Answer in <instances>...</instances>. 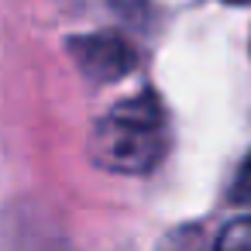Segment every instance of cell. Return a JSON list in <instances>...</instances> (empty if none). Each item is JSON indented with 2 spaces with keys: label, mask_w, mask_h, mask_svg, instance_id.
Segmentation results:
<instances>
[{
  "label": "cell",
  "mask_w": 251,
  "mask_h": 251,
  "mask_svg": "<svg viewBox=\"0 0 251 251\" xmlns=\"http://www.w3.org/2000/svg\"><path fill=\"white\" fill-rule=\"evenodd\" d=\"M165 110L151 93L110 107L90 134L93 165L117 176H148L165 158Z\"/></svg>",
  "instance_id": "1"
},
{
  "label": "cell",
  "mask_w": 251,
  "mask_h": 251,
  "mask_svg": "<svg viewBox=\"0 0 251 251\" xmlns=\"http://www.w3.org/2000/svg\"><path fill=\"white\" fill-rule=\"evenodd\" d=\"M73 55H76V66L97 79V83H114L121 76H127L138 62L134 49L121 38V35H86L79 42H73Z\"/></svg>",
  "instance_id": "2"
},
{
  "label": "cell",
  "mask_w": 251,
  "mask_h": 251,
  "mask_svg": "<svg viewBox=\"0 0 251 251\" xmlns=\"http://www.w3.org/2000/svg\"><path fill=\"white\" fill-rule=\"evenodd\" d=\"M217 248H227V251H251V217L230 220V224L217 234Z\"/></svg>",
  "instance_id": "3"
},
{
  "label": "cell",
  "mask_w": 251,
  "mask_h": 251,
  "mask_svg": "<svg viewBox=\"0 0 251 251\" xmlns=\"http://www.w3.org/2000/svg\"><path fill=\"white\" fill-rule=\"evenodd\" d=\"M230 200L251 206V151H248V158L241 162V169H237V176L230 182Z\"/></svg>",
  "instance_id": "4"
},
{
  "label": "cell",
  "mask_w": 251,
  "mask_h": 251,
  "mask_svg": "<svg viewBox=\"0 0 251 251\" xmlns=\"http://www.w3.org/2000/svg\"><path fill=\"white\" fill-rule=\"evenodd\" d=\"M110 4H114L117 11H124V14H131V18H138V7H141V4L134 7V0H110Z\"/></svg>",
  "instance_id": "5"
}]
</instances>
